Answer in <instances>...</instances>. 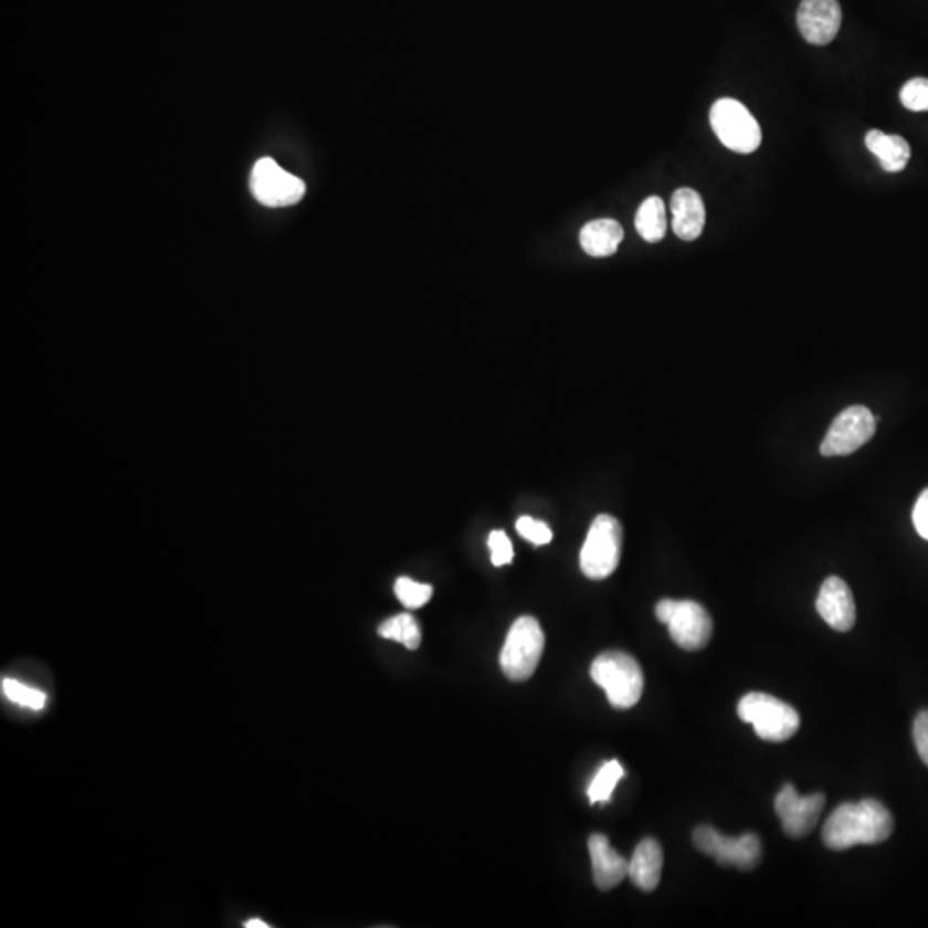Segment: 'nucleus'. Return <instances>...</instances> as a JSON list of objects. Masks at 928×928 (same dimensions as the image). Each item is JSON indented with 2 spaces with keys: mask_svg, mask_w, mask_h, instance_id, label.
<instances>
[{
  "mask_svg": "<svg viewBox=\"0 0 928 928\" xmlns=\"http://www.w3.org/2000/svg\"><path fill=\"white\" fill-rule=\"evenodd\" d=\"M901 104L913 113H925L928 110V80L927 77H915L903 86L899 93Z\"/></svg>",
  "mask_w": 928,
  "mask_h": 928,
  "instance_id": "24",
  "label": "nucleus"
},
{
  "mask_svg": "<svg viewBox=\"0 0 928 928\" xmlns=\"http://www.w3.org/2000/svg\"><path fill=\"white\" fill-rule=\"evenodd\" d=\"M693 843L719 865L735 866L742 872L753 871L762 860V843L757 834L726 837L710 825H700L693 832Z\"/></svg>",
  "mask_w": 928,
  "mask_h": 928,
  "instance_id": "8",
  "label": "nucleus"
},
{
  "mask_svg": "<svg viewBox=\"0 0 928 928\" xmlns=\"http://www.w3.org/2000/svg\"><path fill=\"white\" fill-rule=\"evenodd\" d=\"M865 145L886 172H901L911 157V148L903 136L886 135L878 129L866 133Z\"/></svg>",
  "mask_w": 928,
  "mask_h": 928,
  "instance_id": "17",
  "label": "nucleus"
},
{
  "mask_svg": "<svg viewBox=\"0 0 928 928\" xmlns=\"http://www.w3.org/2000/svg\"><path fill=\"white\" fill-rule=\"evenodd\" d=\"M623 776V766L618 760L603 763L599 772H597L595 778H593L592 784L588 788L590 803H608L611 800L612 793H614L615 785H618V782L621 781Z\"/></svg>",
  "mask_w": 928,
  "mask_h": 928,
  "instance_id": "21",
  "label": "nucleus"
},
{
  "mask_svg": "<svg viewBox=\"0 0 928 928\" xmlns=\"http://www.w3.org/2000/svg\"><path fill=\"white\" fill-rule=\"evenodd\" d=\"M623 238V228L612 219L588 222L580 232L581 247L587 255L595 256V259L614 255Z\"/></svg>",
  "mask_w": 928,
  "mask_h": 928,
  "instance_id": "18",
  "label": "nucleus"
},
{
  "mask_svg": "<svg viewBox=\"0 0 928 928\" xmlns=\"http://www.w3.org/2000/svg\"><path fill=\"white\" fill-rule=\"evenodd\" d=\"M244 927H246V928H267L268 925L265 924V921H262V920H250V921H246V924H244Z\"/></svg>",
  "mask_w": 928,
  "mask_h": 928,
  "instance_id": "29",
  "label": "nucleus"
},
{
  "mask_svg": "<svg viewBox=\"0 0 928 928\" xmlns=\"http://www.w3.org/2000/svg\"><path fill=\"white\" fill-rule=\"evenodd\" d=\"M739 719L755 727L758 738L782 742L800 729V714L767 693H748L738 704Z\"/></svg>",
  "mask_w": 928,
  "mask_h": 928,
  "instance_id": "4",
  "label": "nucleus"
},
{
  "mask_svg": "<svg viewBox=\"0 0 928 928\" xmlns=\"http://www.w3.org/2000/svg\"><path fill=\"white\" fill-rule=\"evenodd\" d=\"M593 683L608 693L609 704L619 710L634 707L643 695L642 667L630 654L611 650L593 661L590 669Z\"/></svg>",
  "mask_w": 928,
  "mask_h": 928,
  "instance_id": "2",
  "label": "nucleus"
},
{
  "mask_svg": "<svg viewBox=\"0 0 928 928\" xmlns=\"http://www.w3.org/2000/svg\"><path fill=\"white\" fill-rule=\"evenodd\" d=\"M544 648L546 634L537 619L531 615L516 619L500 650L499 664L504 676L516 683L530 679L540 664Z\"/></svg>",
  "mask_w": 928,
  "mask_h": 928,
  "instance_id": "3",
  "label": "nucleus"
},
{
  "mask_svg": "<svg viewBox=\"0 0 928 928\" xmlns=\"http://www.w3.org/2000/svg\"><path fill=\"white\" fill-rule=\"evenodd\" d=\"M815 608L820 618L824 619L832 630L844 633L855 626V599L846 581L841 578L831 577L822 583Z\"/></svg>",
  "mask_w": 928,
  "mask_h": 928,
  "instance_id": "13",
  "label": "nucleus"
},
{
  "mask_svg": "<svg viewBox=\"0 0 928 928\" xmlns=\"http://www.w3.org/2000/svg\"><path fill=\"white\" fill-rule=\"evenodd\" d=\"M2 693L8 696L9 700L15 704L23 705V707L33 708V710H42L46 704V696L42 692L28 688L14 679L2 681Z\"/></svg>",
  "mask_w": 928,
  "mask_h": 928,
  "instance_id": "23",
  "label": "nucleus"
},
{
  "mask_svg": "<svg viewBox=\"0 0 928 928\" xmlns=\"http://www.w3.org/2000/svg\"><path fill=\"white\" fill-rule=\"evenodd\" d=\"M797 20L806 42L827 45L840 33L843 12L837 0H803Z\"/></svg>",
  "mask_w": 928,
  "mask_h": 928,
  "instance_id": "12",
  "label": "nucleus"
},
{
  "mask_svg": "<svg viewBox=\"0 0 928 928\" xmlns=\"http://www.w3.org/2000/svg\"><path fill=\"white\" fill-rule=\"evenodd\" d=\"M913 739L917 747L918 755L928 767V710L920 711L915 724H913Z\"/></svg>",
  "mask_w": 928,
  "mask_h": 928,
  "instance_id": "27",
  "label": "nucleus"
},
{
  "mask_svg": "<svg viewBox=\"0 0 928 928\" xmlns=\"http://www.w3.org/2000/svg\"><path fill=\"white\" fill-rule=\"evenodd\" d=\"M824 806V794L800 797L791 784H785L773 801V810L781 819L782 831L793 840H801L815 829Z\"/></svg>",
  "mask_w": 928,
  "mask_h": 928,
  "instance_id": "11",
  "label": "nucleus"
},
{
  "mask_svg": "<svg viewBox=\"0 0 928 928\" xmlns=\"http://www.w3.org/2000/svg\"><path fill=\"white\" fill-rule=\"evenodd\" d=\"M877 418L865 407L846 408L837 414L831 429L820 444L822 456H847L858 451L874 437Z\"/></svg>",
  "mask_w": 928,
  "mask_h": 928,
  "instance_id": "9",
  "label": "nucleus"
},
{
  "mask_svg": "<svg viewBox=\"0 0 928 928\" xmlns=\"http://www.w3.org/2000/svg\"><path fill=\"white\" fill-rule=\"evenodd\" d=\"M894 819L877 800L843 803L825 820L822 840L829 850L844 851L858 844H878L889 840Z\"/></svg>",
  "mask_w": 928,
  "mask_h": 928,
  "instance_id": "1",
  "label": "nucleus"
},
{
  "mask_svg": "<svg viewBox=\"0 0 928 928\" xmlns=\"http://www.w3.org/2000/svg\"><path fill=\"white\" fill-rule=\"evenodd\" d=\"M592 858L593 882L600 890H611L628 877L630 862L619 855L603 834H592L588 840Z\"/></svg>",
  "mask_w": 928,
  "mask_h": 928,
  "instance_id": "14",
  "label": "nucleus"
},
{
  "mask_svg": "<svg viewBox=\"0 0 928 928\" xmlns=\"http://www.w3.org/2000/svg\"><path fill=\"white\" fill-rule=\"evenodd\" d=\"M382 639L394 640L410 650H416L422 643V628L411 614H398L380 624Z\"/></svg>",
  "mask_w": 928,
  "mask_h": 928,
  "instance_id": "20",
  "label": "nucleus"
},
{
  "mask_svg": "<svg viewBox=\"0 0 928 928\" xmlns=\"http://www.w3.org/2000/svg\"><path fill=\"white\" fill-rule=\"evenodd\" d=\"M516 530L525 540L531 541L534 546H546L552 540V530L544 521L530 518V516H521L516 521Z\"/></svg>",
  "mask_w": 928,
  "mask_h": 928,
  "instance_id": "25",
  "label": "nucleus"
},
{
  "mask_svg": "<svg viewBox=\"0 0 928 928\" xmlns=\"http://www.w3.org/2000/svg\"><path fill=\"white\" fill-rule=\"evenodd\" d=\"M394 592L404 608L420 609L432 599L433 588L430 584L416 583L411 578L402 577L396 581Z\"/></svg>",
  "mask_w": 928,
  "mask_h": 928,
  "instance_id": "22",
  "label": "nucleus"
},
{
  "mask_svg": "<svg viewBox=\"0 0 928 928\" xmlns=\"http://www.w3.org/2000/svg\"><path fill=\"white\" fill-rule=\"evenodd\" d=\"M634 225L640 236L648 243H657L667 232V215L662 198L650 197L640 205Z\"/></svg>",
  "mask_w": 928,
  "mask_h": 928,
  "instance_id": "19",
  "label": "nucleus"
},
{
  "mask_svg": "<svg viewBox=\"0 0 928 928\" xmlns=\"http://www.w3.org/2000/svg\"><path fill=\"white\" fill-rule=\"evenodd\" d=\"M250 188L253 197L267 207L294 205L302 200L306 190L302 179L289 175L268 157L260 159L253 167Z\"/></svg>",
  "mask_w": 928,
  "mask_h": 928,
  "instance_id": "10",
  "label": "nucleus"
},
{
  "mask_svg": "<svg viewBox=\"0 0 928 928\" xmlns=\"http://www.w3.org/2000/svg\"><path fill=\"white\" fill-rule=\"evenodd\" d=\"M623 547V528L611 515L593 519L580 553V568L590 580H605L618 569Z\"/></svg>",
  "mask_w": 928,
  "mask_h": 928,
  "instance_id": "6",
  "label": "nucleus"
},
{
  "mask_svg": "<svg viewBox=\"0 0 928 928\" xmlns=\"http://www.w3.org/2000/svg\"><path fill=\"white\" fill-rule=\"evenodd\" d=\"M661 623L669 628L671 639L679 648L696 652L705 648L714 633L707 609L693 600L664 599L655 608Z\"/></svg>",
  "mask_w": 928,
  "mask_h": 928,
  "instance_id": "5",
  "label": "nucleus"
},
{
  "mask_svg": "<svg viewBox=\"0 0 928 928\" xmlns=\"http://www.w3.org/2000/svg\"><path fill=\"white\" fill-rule=\"evenodd\" d=\"M710 126L720 144L736 154H753L762 144L760 124L735 98H720L711 105Z\"/></svg>",
  "mask_w": 928,
  "mask_h": 928,
  "instance_id": "7",
  "label": "nucleus"
},
{
  "mask_svg": "<svg viewBox=\"0 0 928 928\" xmlns=\"http://www.w3.org/2000/svg\"><path fill=\"white\" fill-rule=\"evenodd\" d=\"M673 231L683 241H695L705 228V205L700 194L692 188H679L671 200Z\"/></svg>",
  "mask_w": 928,
  "mask_h": 928,
  "instance_id": "15",
  "label": "nucleus"
},
{
  "mask_svg": "<svg viewBox=\"0 0 928 928\" xmlns=\"http://www.w3.org/2000/svg\"><path fill=\"white\" fill-rule=\"evenodd\" d=\"M488 547H491L492 565L494 566L509 565L515 557L513 544L504 531H492L491 537H488Z\"/></svg>",
  "mask_w": 928,
  "mask_h": 928,
  "instance_id": "26",
  "label": "nucleus"
},
{
  "mask_svg": "<svg viewBox=\"0 0 928 928\" xmlns=\"http://www.w3.org/2000/svg\"><path fill=\"white\" fill-rule=\"evenodd\" d=\"M913 525L917 528L918 535L928 540V488L921 492L915 509H913Z\"/></svg>",
  "mask_w": 928,
  "mask_h": 928,
  "instance_id": "28",
  "label": "nucleus"
},
{
  "mask_svg": "<svg viewBox=\"0 0 928 928\" xmlns=\"http://www.w3.org/2000/svg\"><path fill=\"white\" fill-rule=\"evenodd\" d=\"M662 866H664V853H662L661 844L648 837L634 850L633 858L628 865V877L639 889L650 893L657 889Z\"/></svg>",
  "mask_w": 928,
  "mask_h": 928,
  "instance_id": "16",
  "label": "nucleus"
}]
</instances>
